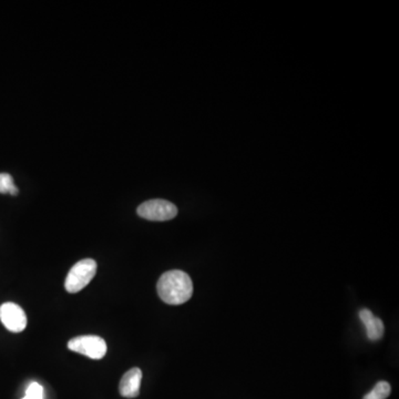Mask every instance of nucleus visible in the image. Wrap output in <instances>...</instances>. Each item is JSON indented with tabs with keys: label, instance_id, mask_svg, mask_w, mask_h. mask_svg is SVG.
Returning a JSON list of instances; mask_svg holds the SVG:
<instances>
[{
	"label": "nucleus",
	"instance_id": "39448f33",
	"mask_svg": "<svg viewBox=\"0 0 399 399\" xmlns=\"http://www.w3.org/2000/svg\"><path fill=\"white\" fill-rule=\"evenodd\" d=\"M0 321L12 333H20L27 327L26 313L14 303H5L0 306Z\"/></svg>",
	"mask_w": 399,
	"mask_h": 399
},
{
	"label": "nucleus",
	"instance_id": "9d476101",
	"mask_svg": "<svg viewBox=\"0 0 399 399\" xmlns=\"http://www.w3.org/2000/svg\"><path fill=\"white\" fill-rule=\"evenodd\" d=\"M23 399H43V388L39 382H32L28 386L26 395Z\"/></svg>",
	"mask_w": 399,
	"mask_h": 399
},
{
	"label": "nucleus",
	"instance_id": "423d86ee",
	"mask_svg": "<svg viewBox=\"0 0 399 399\" xmlns=\"http://www.w3.org/2000/svg\"><path fill=\"white\" fill-rule=\"evenodd\" d=\"M142 380V371L138 367L127 371L120 382V395L126 398H136L139 396L140 386Z\"/></svg>",
	"mask_w": 399,
	"mask_h": 399
},
{
	"label": "nucleus",
	"instance_id": "1a4fd4ad",
	"mask_svg": "<svg viewBox=\"0 0 399 399\" xmlns=\"http://www.w3.org/2000/svg\"><path fill=\"white\" fill-rule=\"evenodd\" d=\"M0 193L17 195L19 193L17 186H14V179L8 173H0Z\"/></svg>",
	"mask_w": 399,
	"mask_h": 399
},
{
	"label": "nucleus",
	"instance_id": "7ed1b4c3",
	"mask_svg": "<svg viewBox=\"0 0 399 399\" xmlns=\"http://www.w3.org/2000/svg\"><path fill=\"white\" fill-rule=\"evenodd\" d=\"M68 348L74 353L81 354L91 359L103 358L108 349L106 341L96 335L74 337L69 341Z\"/></svg>",
	"mask_w": 399,
	"mask_h": 399
},
{
	"label": "nucleus",
	"instance_id": "f03ea898",
	"mask_svg": "<svg viewBox=\"0 0 399 399\" xmlns=\"http://www.w3.org/2000/svg\"><path fill=\"white\" fill-rule=\"evenodd\" d=\"M97 273V262L94 259H85L76 263L69 271L65 288L69 293H78L91 282Z\"/></svg>",
	"mask_w": 399,
	"mask_h": 399
},
{
	"label": "nucleus",
	"instance_id": "0eeeda50",
	"mask_svg": "<svg viewBox=\"0 0 399 399\" xmlns=\"http://www.w3.org/2000/svg\"><path fill=\"white\" fill-rule=\"evenodd\" d=\"M359 319H362L366 327V334L371 341H378L384 335V323L382 319L375 317L369 310L364 308L359 312Z\"/></svg>",
	"mask_w": 399,
	"mask_h": 399
},
{
	"label": "nucleus",
	"instance_id": "20e7f679",
	"mask_svg": "<svg viewBox=\"0 0 399 399\" xmlns=\"http://www.w3.org/2000/svg\"><path fill=\"white\" fill-rule=\"evenodd\" d=\"M138 214L149 221H169L177 217V208L166 200H149L138 208Z\"/></svg>",
	"mask_w": 399,
	"mask_h": 399
},
{
	"label": "nucleus",
	"instance_id": "f257e3e1",
	"mask_svg": "<svg viewBox=\"0 0 399 399\" xmlns=\"http://www.w3.org/2000/svg\"><path fill=\"white\" fill-rule=\"evenodd\" d=\"M160 299L169 305H181L193 294V283L186 272L173 270L166 272L157 284Z\"/></svg>",
	"mask_w": 399,
	"mask_h": 399
},
{
	"label": "nucleus",
	"instance_id": "6e6552de",
	"mask_svg": "<svg viewBox=\"0 0 399 399\" xmlns=\"http://www.w3.org/2000/svg\"><path fill=\"white\" fill-rule=\"evenodd\" d=\"M391 385L387 382L382 380V382H377L375 387L373 388V391L365 395L363 399H386L391 395Z\"/></svg>",
	"mask_w": 399,
	"mask_h": 399
}]
</instances>
